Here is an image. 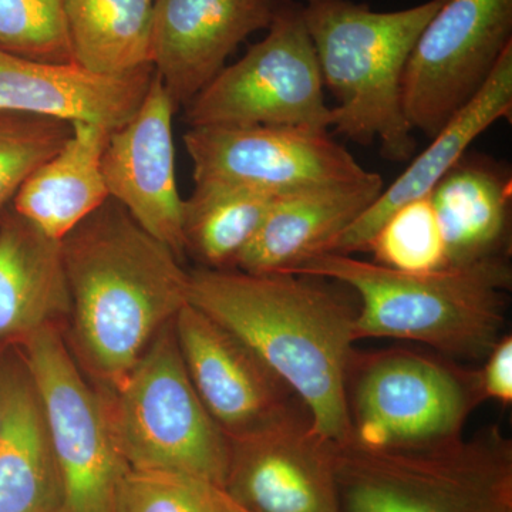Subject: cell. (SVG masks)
<instances>
[{
  "label": "cell",
  "instance_id": "1",
  "mask_svg": "<svg viewBox=\"0 0 512 512\" xmlns=\"http://www.w3.org/2000/svg\"><path fill=\"white\" fill-rule=\"evenodd\" d=\"M188 303L234 333L298 397L323 439H350L357 311L325 279L238 269L190 272Z\"/></svg>",
  "mask_w": 512,
  "mask_h": 512
},
{
  "label": "cell",
  "instance_id": "2",
  "mask_svg": "<svg viewBox=\"0 0 512 512\" xmlns=\"http://www.w3.org/2000/svg\"><path fill=\"white\" fill-rule=\"evenodd\" d=\"M60 244L74 357L110 389L187 305L190 272L111 198Z\"/></svg>",
  "mask_w": 512,
  "mask_h": 512
},
{
  "label": "cell",
  "instance_id": "3",
  "mask_svg": "<svg viewBox=\"0 0 512 512\" xmlns=\"http://www.w3.org/2000/svg\"><path fill=\"white\" fill-rule=\"evenodd\" d=\"M286 274L349 286L360 298L356 342L389 338L423 343L460 360H484L505 333L512 285L508 256L413 274L322 252Z\"/></svg>",
  "mask_w": 512,
  "mask_h": 512
},
{
  "label": "cell",
  "instance_id": "4",
  "mask_svg": "<svg viewBox=\"0 0 512 512\" xmlns=\"http://www.w3.org/2000/svg\"><path fill=\"white\" fill-rule=\"evenodd\" d=\"M446 0L375 12L350 0H306L303 20L323 84L338 100L333 124L355 143H379L386 160H410L413 130L404 117L402 79L420 33Z\"/></svg>",
  "mask_w": 512,
  "mask_h": 512
},
{
  "label": "cell",
  "instance_id": "5",
  "mask_svg": "<svg viewBox=\"0 0 512 512\" xmlns=\"http://www.w3.org/2000/svg\"><path fill=\"white\" fill-rule=\"evenodd\" d=\"M342 512H512V441L498 426L430 446L335 444Z\"/></svg>",
  "mask_w": 512,
  "mask_h": 512
},
{
  "label": "cell",
  "instance_id": "6",
  "mask_svg": "<svg viewBox=\"0 0 512 512\" xmlns=\"http://www.w3.org/2000/svg\"><path fill=\"white\" fill-rule=\"evenodd\" d=\"M101 397L127 468L183 474L224 488L228 437L188 376L174 320L121 382Z\"/></svg>",
  "mask_w": 512,
  "mask_h": 512
},
{
  "label": "cell",
  "instance_id": "7",
  "mask_svg": "<svg viewBox=\"0 0 512 512\" xmlns=\"http://www.w3.org/2000/svg\"><path fill=\"white\" fill-rule=\"evenodd\" d=\"M483 400L478 372L439 357L404 349L355 353L348 379L346 443L406 448L457 439Z\"/></svg>",
  "mask_w": 512,
  "mask_h": 512
},
{
  "label": "cell",
  "instance_id": "8",
  "mask_svg": "<svg viewBox=\"0 0 512 512\" xmlns=\"http://www.w3.org/2000/svg\"><path fill=\"white\" fill-rule=\"evenodd\" d=\"M188 127H303L328 131L333 109L302 6L282 0L268 35L224 67L184 107Z\"/></svg>",
  "mask_w": 512,
  "mask_h": 512
},
{
  "label": "cell",
  "instance_id": "9",
  "mask_svg": "<svg viewBox=\"0 0 512 512\" xmlns=\"http://www.w3.org/2000/svg\"><path fill=\"white\" fill-rule=\"evenodd\" d=\"M18 350L45 414L59 474V512H113L127 466L103 397L83 376L59 325L40 329Z\"/></svg>",
  "mask_w": 512,
  "mask_h": 512
},
{
  "label": "cell",
  "instance_id": "10",
  "mask_svg": "<svg viewBox=\"0 0 512 512\" xmlns=\"http://www.w3.org/2000/svg\"><path fill=\"white\" fill-rule=\"evenodd\" d=\"M512 46V0H446L414 45L402 79L404 117L433 138L466 109Z\"/></svg>",
  "mask_w": 512,
  "mask_h": 512
},
{
  "label": "cell",
  "instance_id": "11",
  "mask_svg": "<svg viewBox=\"0 0 512 512\" xmlns=\"http://www.w3.org/2000/svg\"><path fill=\"white\" fill-rule=\"evenodd\" d=\"M184 146L195 184H227L271 195L369 177L328 131L303 127H188Z\"/></svg>",
  "mask_w": 512,
  "mask_h": 512
},
{
  "label": "cell",
  "instance_id": "12",
  "mask_svg": "<svg viewBox=\"0 0 512 512\" xmlns=\"http://www.w3.org/2000/svg\"><path fill=\"white\" fill-rule=\"evenodd\" d=\"M174 332L201 402L228 439L301 413L292 390L234 333L191 303L175 316Z\"/></svg>",
  "mask_w": 512,
  "mask_h": 512
},
{
  "label": "cell",
  "instance_id": "13",
  "mask_svg": "<svg viewBox=\"0 0 512 512\" xmlns=\"http://www.w3.org/2000/svg\"><path fill=\"white\" fill-rule=\"evenodd\" d=\"M222 490L252 512H342L335 443L301 413L265 429L228 439Z\"/></svg>",
  "mask_w": 512,
  "mask_h": 512
},
{
  "label": "cell",
  "instance_id": "14",
  "mask_svg": "<svg viewBox=\"0 0 512 512\" xmlns=\"http://www.w3.org/2000/svg\"><path fill=\"white\" fill-rule=\"evenodd\" d=\"M177 109L154 72L143 103L111 131L101 158L111 200L183 261L184 200L175 174L173 116Z\"/></svg>",
  "mask_w": 512,
  "mask_h": 512
},
{
  "label": "cell",
  "instance_id": "15",
  "mask_svg": "<svg viewBox=\"0 0 512 512\" xmlns=\"http://www.w3.org/2000/svg\"><path fill=\"white\" fill-rule=\"evenodd\" d=\"M282 0H154L153 69L175 107L211 83L248 36L268 29Z\"/></svg>",
  "mask_w": 512,
  "mask_h": 512
},
{
  "label": "cell",
  "instance_id": "16",
  "mask_svg": "<svg viewBox=\"0 0 512 512\" xmlns=\"http://www.w3.org/2000/svg\"><path fill=\"white\" fill-rule=\"evenodd\" d=\"M153 77V67L104 76L76 63L37 62L0 49V110L83 121L113 131L134 116Z\"/></svg>",
  "mask_w": 512,
  "mask_h": 512
},
{
  "label": "cell",
  "instance_id": "17",
  "mask_svg": "<svg viewBox=\"0 0 512 512\" xmlns=\"http://www.w3.org/2000/svg\"><path fill=\"white\" fill-rule=\"evenodd\" d=\"M512 116V46L505 50L483 90L460 111L430 146L413 158L412 164L383 188L382 194L356 221L333 239L325 252L353 255L366 252L383 222L402 208L420 198L429 197L444 175L466 156L468 147L480 134L497 121H511Z\"/></svg>",
  "mask_w": 512,
  "mask_h": 512
},
{
  "label": "cell",
  "instance_id": "18",
  "mask_svg": "<svg viewBox=\"0 0 512 512\" xmlns=\"http://www.w3.org/2000/svg\"><path fill=\"white\" fill-rule=\"evenodd\" d=\"M383 188V178L372 173L353 183L282 195L232 269L248 274L286 272L322 254L377 200Z\"/></svg>",
  "mask_w": 512,
  "mask_h": 512
},
{
  "label": "cell",
  "instance_id": "19",
  "mask_svg": "<svg viewBox=\"0 0 512 512\" xmlns=\"http://www.w3.org/2000/svg\"><path fill=\"white\" fill-rule=\"evenodd\" d=\"M69 309L62 244L6 208L0 215V355L59 325Z\"/></svg>",
  "mask_w": 512,
  "mask_h": 512
},
{
  "label": "cell",
  "instance_id": "20",
  "mask_svg": "<svg viewBox=\"0 0 512 512\" xmlns=\"http://www.w3.org/2000/svg\"><path fill=\"white\" fill-rule=\"evenodd\" d=\"M45 414L18 349L0 355V512H59Z\"/></svg>",
  "mask_w": 512,
  "mask_h": 512
},
{
  "label": "cell",
  "instance_id": "21",
  "mask_svg": "<svg viewBox=\"0 0 512 512\" xmlns=\"http://www.w3.org/2000/svg\"><path fill=\"white\" fill-rule=\"evenodd\" d=\"M447 266L473 264L510 251V171L484 157L464 156L430 192Z\"/></svg>",
  "mask_w": 512,
  "mask_h": 512
},
{
  "label": "cell",
  "instance_id": "22",
  "mask_svg": "<svg viewBox=\"0 0 512 512\" xmlns=\"http://www.w3.org/2000/svg\"><path fill=\"white\" fill-rule=\"evenodd\" d=\"M110 133L99 124L72 123L66 143L30 174L10 207L47 237L62 241L110 198L101 171Z\"/></svg>",
  "mask_w": 512,
  "mask_h": 512
},
{
  "label": "cell",
  "instance_id": "23",
  "mask_svg": "<svg viewBox=\"0 0 512 512\" xmlns=\"http://www.w3.org/2000/svg\"><path fill=\"white\" fill-rule=\"evenodd\" d=\"M73 63L104 76L153 67L154 0H66Z\"/></svg>",
  "mask_w": 512,
  "mask_h": 512
},
{
  "label": "cell",
  "instance_id": "24",
  "mask_svg": "<svg viewBox=\"0 0 512 512\" xmlns=\"http://www.w3.org/2000/svg\"><path fill=\"white\" fill-rule=\"evenodd\" d=\"M279 197L237 185L195 184L184 200L185 252L201 268H234Z\"/></svg>",
  "mask_w": 512,
  "mask_h": 512
},
{
  "label": "cell",
  "instance_id": "25",
  "mask_svg": "<svg viewBox=\"0 0 512 512\" xmlns=\"http://www.w3.org/2000/svg\"><path fill=\"white\" fill-rule=\"evenodd\" d=\"M373 261L397 271L423 272L446 268V245L430 197L394 211L367 245Z\"/></svg>",
  "mask_w": 512,
  "mask_h": 512
},
{
  "label": "cell",
  "instance_id": "26",
  "mask_svg": "<svg viewBox=\"0 0 512 512\" xmlns=\"http://www.w3.org/2000/svg\"><path fill=\"white\" fill-rule=\"evenodd\" d=\"M72 123L0 110V215L39 165L62 148Z\"/></svg>",
  "mask_w": 512,
  "mask_h": 512
},
{
  "label": "cell",
  "instance_id": "27",
  "mask_svg": "<svg viewBox=\"0 0 512 512\" xmlns=\"http://www.w3.org/2000/svg\"><path fill=\"white\" fill-rule=\"evenodd\" d=\"M66 0H0V49L46 63H73Z\"/></svg>",
  "mask_w": 512,
  "mask_h": 512
},
{
  "label": "cell",
  "instance_id": "28",
  "mask_svg": "<svg viewBox=\"0 0 512 512\" xmlns=\"http://www.w3.org/2000/svg\"><path fill=\"white\" fill-rule=\"evenodd\" d=\"M113 512H227L222 488L207 481L127 468L114 497Z\"/></svg>",
  "mask_w": 512,
  "mask_h": 512
},
{
  "label": "cell",
  "instance_id": "29",
  "mask_svg": "<svg viewBox=\"0 0 512 512\" xmlns=\"http://www.w3.org/2000/svg\"><path fill=\"white\" fill-rule=\"evenodd\" d=\"M485 366L478 372L484 399L507 406L512 402V338L505 335L485 357Z\"/></svg>",
  "mask_w": 512,
  "mask_h": 512
},
{
  "label": "cell",
  "instance_id": "30",
  "mask_svg": "<svg viewBox=\"0 0 512 512\" xmlns=\"http://www.w3.org/2000/svg\"><path fill=\"white\" fill-rule=\"evenodd\" d=\"M222 497H224L225 510L227 512H252L244 505L238 504L237 501L232 500L231 497L224 490H222Z\"/></svg>",
  "mask_w": 512,
  "mask_h": 512
}]
</instances>
